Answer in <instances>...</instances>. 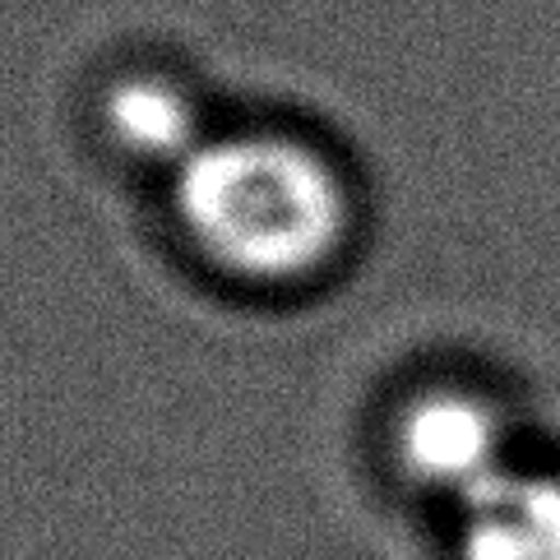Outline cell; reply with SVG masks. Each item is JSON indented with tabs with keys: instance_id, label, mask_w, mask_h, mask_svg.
Here are the masks:
<instances>
[{
	"instance_id": "cell-1",
	"label": "cell",
	"mask_w": 560,
	"mask_h": 560,
	"mask_svg": "<svg viewBox=\"0 0 560 560\" xmlns=\"http://www.w3.org/2000/svg\"><path fill=\"white\" fill-rule=\"evenodd\" d=\"M176 213L190 242L246 283H296L348 236L343 182L288 135L205 139L176 167Z\"/></svg>"
},
{
	"instance_id": "cell-2",
	"label": "cell",
	"mask_w": 560,
	"mask_h": 560,
	"mask_svg": "<svg viewBox=\"0 0 560 560\" xmlns=\"http://www.w3.org/2000/svg\"><path fill=\"white\" fill-rule=\"evenodd\" d=\"M398 454L417 482L468 500L505 472V431L500 417L472 394H422L398 422Z\"/></svg>"
},
{
	"instance_id": "cell-3",
	"label": "cell",
	"mask_w": 560,
	"mask_h": 560,
	"mask_svg": "<svg viewBox=\"0 0 560 560\" xmlns=\"http://www.w3.org/2000/svg\"><path fill=\"white\" fill-rule=\"evenodd\" d=\"M458 560H560V477L505 468L458 500Z\"/></svg>"
},
{
	"instance_id": "cell-4",
	"label": "cell",
	"mask_w": 560,
	"mask_h": 560,
	"mask_svg": "<svg viewBox=\"0 0 560 560\" xmlns=\"http://www.w3.org/2000/svg\"><path fill=\"white\" fill-rule=\"evenodd\" d=\"M107 126L126 153L172 163V167H182L205 144L190 97L182 89L163 84V79H126L107 103Z\"/></svg>"
}]
</instances>
